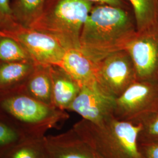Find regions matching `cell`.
<instances>
[{
    "mask_svg": "<svg viewBox=\"0 0 158 158\" xmlns=\"http://www.w3.org/2000/svg\"><path fill=\"white\" fill-rule=\"evenodd\" d=\"M136 32L132 8L94 4L81 30L79 50L96 63L125 50Z\"/></svg>",
    "mask_w": 158,
    "mask_h": 158,
    "instance_id": "obj_1",
    "label": "cell"
},
{
    "mask_svg": "<svg viewBox=\"0 0 158 158\" xmlns=\"http://www.w3.org/2000/svg\"><path fill=\"white\" fill-rule=\"evenodd\" d=\"M0 116L31 139L44 138L69 118L66 111L35 99L21 87L0 93Z\"/></svg>",
    "mask_w": 158,
    "mask_h": 158,
    "instance_id": "obj_2",
    "label": "cell"
},
{
    "mask_svg": "<svg viewBox=\"0 0 158 158\" xmlns=\"http://www.w3.org/2000/svg\"><path fill=\"white\" fill-rule=\"evenodd\" d=\"M73 128L102 158H143L138 148L141 124L112 116L97 124L81 119Z\"/></svg>",
    "mask_w": 158,
    "mask_h": 158,
    "instance_id": "obj_3",
    "label": "cell"
},
{
    "mask_svg": "<svg viewBox=\"0 0 158 158\" xmlns=\"http://www.w3.org/2000/svg\"><path fill=\"white\" fill-rule=\"evenodd\" d=\"M94 4L84 0H48L29 28L50 35L66 50L79 49L81 32Z\"/></svg>",
    "mask_w": 158,
    "mask_h": 158,
    "instance_id": "obj_4",
    "label": "cell"
},
{
    "mask_svg": "<svg viewBox=\"0 0 158 158\" xmlns=\"http://www.w3.org/2000/svg\"><path fill=\"white\" fill-rule=\"evenodd\" d=\"M94 68L98 85L114 98L137 80L134 63L126 50L113 53L94 63Z\"/></svg>",
    "mask_w": 158,
    "mask_h": 158,
    "instance_id": "obj_5",
    "label": "cell"
},
{
    "mask_svg": "<svg viewBox=\"0 0 158 158\" xmlns=\"http://www.w3.org/2000/svg\"><path fill=\"white\" fill-rule=\"evenodd\" d=\"M158 111V83L136 80L115 98L114 117L134 121Z\"/></svg>",
    "mask_w": 158,
    "mask_h": 158,
    "instance_id": "obj_6",
    "label": "cell"
},
{
    "mask_svg": "<svg viewBox=\"0 0 158 158\" xmlns=\"http://www.w3.org/2000/svg\"><path fill=\"white\" fill-rule=\"evenodd\" d=\"M0 35L16 40L29 53L36 64H60L66 49L56 39L40 31L18 25Z\"/></svg>",
    "mask_w": 158,
    "mask_h": 158,
    "instance_id": "obj_7",
    "label": "cell"
},
{
    "mask_svg": "<svg viewBox=\"0 0 158 158\" xmlns=\"http://www.w3.org/2000/svg\"><path fill=\"white\" fill-rule=\"evenodd\" d=\"M125 50L133 61L137 80L158 83V23L136 32Z\"/></svg>",
    "mask_w": 158,
    "mask_h": 158,
    "instance_id": "obj_8",
    "label": "cell"
},
{
    "mask_svg": "<svg viewBox=\"0 0 158 158\" xmlns=\"http://www.w3.org/2000/svg\"><path fill=\"white\" fill-rule=\"evenodd\" d=\"M115 100L97 83L93 85L82 86L67 111L76 113L82 118L98 124L114 116Z\"/></svg>",
    "mask_w": 158,
    "mask_h": 158,
    "instance_id": "obj_9",
    "label": "cell"
},
{
    "mask_svg": "<svg viewBox=\"0 0 158 158\" xmlns=\"http://www.w3.org/2000/svg\"><path fill=\"white\" fill-rule=\"evenodd\" d=\"M51 158H102L74 130L56 135L45 136Z\"/></svg>",
    "mask_w": 158,
    "mask_h": 158,
    "instance_id": "obj_10",
    "label": "cell"
},
{
    "mask_svg": "<svg viewBox=\"0 0 158 158\" xmlns=\"http://www.w3.org/2000/svg\"><path fill=\"white\" fill-rule=\"evenodd\" d=\"M52 81V105L67 111L78 95L81 86L74 79L58 65L50 66Z\"/></svg>",
    "mask_w": 158,
    "mask_h": 158,
    "instance_id": "obj_11",
    "label": "cell"
},
{
    "mask_svg": "<svg viewBox=\"0 0 158 158\" xmlns=\"http://www.w3.org/2000/svg\"><path fill=\"white\" fill-rule=\"evenodd\" d=\"M59 66L67 72L81 87L93 85L97 83L94 63L79 49L66 50Z\"/></svg>",
    "mask_w": 158,
    "mask_h": 158,
    "instance_id": "obj_12",
    "label": "cell"
},
{
    "mask_svg": "<svg viewBox=\"0 0 158 158\" xmlns=\"http://www.w3.org/2000/svg\"><path fill=\"white\" fill-rule=\"evenodd\" d=\"M50 66L36 64L21 87L35 99L53 106Z\"/></svg>",
    "mask_w": 158,
    "mask_h": 158,
    "instance_id": "obj_13",
    "label": "cell"
},
{
    "mask_svg": "<svg viewBox=\"0 0 158 158\" xmlns=\"http://www.w3.org/2000/svg\"><path fill=\"white\" fill-rule=\"evenodd\" d=\"M36 64L33 62H0V93L21 87Z\"/></svg>",
    "mask_w": 158,
    "mask_h": 158,
    "instance_id": "obj_14",
    "label": "cell"
},
{
    "mask_svg": "<svg viewBox=\"0 0 158 158\" xmlns=\"http://www.w3.org/2000/svg\"><path fill=\"white\" fill-rule=\"evenodd\" d=\"M48 0H11L12 17L18 24L30 27L40 17Z\"/></svg>",
    "mask_w": 158,
    "mask_h": 158,
    "instance_id": "obj_15",
    "label": "cell"
},
{
    "mask_svg": "<svg viewBox=\"0 0 158 158\" xmlns=\"http://www.w3.org/2000/svg\"><path fill=\"white\" fill-rule=\"evenodd\" d=\"M0 158H51L45 136L21 142L0 154Z\"/></svg>",
    "mask_w": 158,
    "mask_h": 158,
    "instance_id": "obj_16",
    "label": "cell"
},
{
    "mask_svg": "<svg viewBox=\"0 0 158 158\" xmlns=\"http://www.w3.org/2000/svg\"><path fill=\"white\" fill-rule=\"evenodd\" d=\"M135 19L136 31L149 28L158 23V0H128Z\"/></svg>",
    "mask_w": 158,
    "mask_h": 158,
    "instance_id": "obj_17",
    "label": "cell"
},
{
    "mask_svg": "<svg viewBox=\"0 0 158 158\" xmlns=\"http://www.w3.org/2000/svg\"><path fill=\"white\" fill-rule=\"evenodd\" d=\"M34 62L28 53L18 41L10 36L0 35V62Z\"/></svg>",
    "mask_w": 158,
    "mask_h": 158,
    "instance_id": "obj_18",
    "label": "cell"
},
{
    "mask_svg": "<svg viewBox=\"0 0 158 158\" xmlns=\"http://www.w3.org/2000/svg\"><path fill=\"white\" fill-rule=\"evenodd\" d=\"M31 139L0 116V154L18 143Z\"/></svg>",
    "mask_w": 158,
    "mask_h": 158,
    "instance_id": "obj_19",
    "label": "cell"
},
{
    "mask_svg": "<svg viewBox=\"0 0 158 158\" xmlns=\"http://www.w3.org/2000/svg\"><path fill=\"white\" fill-rule=\"evenodd\" d=\"M134 121L141 126L138 143L158 141V111L144 115Z\"/></svg>",
    "mask_w": 158,
    "mask_h": 158,
    "instance_id": "obj_20",
    "label": "cell"
},
{
    "mask_svg": "<svg viewBox=\"0 0 158 158\" xmlns=\"http://www.w3.org/2000/svg\"><path fill=\"white\" fill-rule=\"evenodd\" d=\"M17 25L12 17L11 0H0V32L9 31Z\"/></svg>",
    "mask_w": 158,
    "mask_h": 158,
    "instance_id": "obj_21",
    "label": "cell"
},
{
    "mask_svg": "<svg viewBox=\"0 0 158 158\" xmlns=\"http://www.w3.org/2000/svg\"><path fill=\"white\" fill-rule=\"evenodd\" d=\"M143 158H158V141L138 143Z\"/></svg>",
    "mask_w": 158,
    "mask_h": 158,
    "instance_id": "obj_22",
    "label": "cell"
},
{
    "mask_svg": "<svg viewBox=\"0 0 158 158\" xmlns=\"http://www.w3.org/2000/svg\"><path fill=\"white\" fill-rule=\"evenodd\" d=\"M93 4H106L125 8H132L128 0H84Z\"/></svg>",
    "mask_w": 158,
    "mask_h": 158,
    "instance_id": "obj_23",
    "label": "cell"
},
{
    "mask_svg": "<svg viewBox=\"0 0 158 158\" xmlns=\"http://www.w3.org/2000/svg\"></svg>",
    "mask_w": 158,
    "mask_h": 158,
    "instance_id": "obj_24",
    "label": "cell"
}]
</instances>
